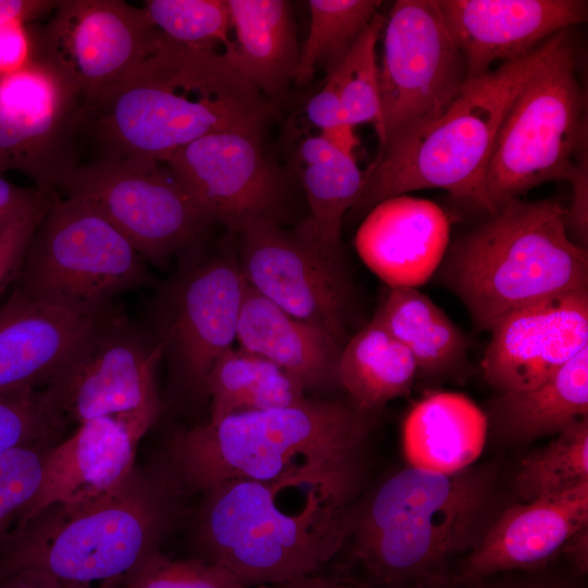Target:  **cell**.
<instances>
[{
	"instance_id": "obj_26",
	"label": "cell",
	"mask_w": 588,
	"mask_h": 588,
	"mask_svg": "<svg viewBox=\"0 0 588 588\" xmlns=\"http://www.w3.org/2000/svg\"><path fill=\"white\" fill-rule=\"evenodd\" d=\"M485 412L469 397L436 392L417 402L402 427L404 455L411 467L455 474L480 456L488 436Z\"/></svg>"
},
{
	"instance_id": "obj_45",
	"label": "cell",
	"mask_w": 588,
	"mask_h": 588,
	"mask_svg": "<svg viewBox=\"0 0 588 588\" xmlns=\"http://www.w3.org/2000/svg\"><path fill=\"white\" fill-rule=\"evenodd\" d=\"M319 135L326 138L336 149L351 157H355V150L360 144L355 133V126L348 123L321 131Z\"/></svg>"
},
{
	"instance_id": "obj_46",
	"label": "cell",
	"mask_w": 588,
	"mask_h": 588,
	"mask_svg": "<svg viewBox=\"0 0 588 588\" xmlns=\"http://www.w3.org/2000/svg\"><path fill=\"white\" fill-rule=\"evenodd\" d=\"M574 566L580 572L586 573L588 568V525L579 529L567 542L564 551Z\"/></svg>"
},
{
	"instance_id": "obj_18",
	"label": "cell",
	"mask_w": 588,
	"mask_h": 588,
	"mask_svg": "<svg viewBox=\"0 0 588 588\" xmlns=\"http://www.w3.org/2000/svg\"><path fill=\"white\" fill-rule=\"evenodd\" d=\"M118 306H84L12 286L0 306V393L47 388Z\"/></svg>"
},
{
	"instance_id": "obj_4",
	"label": "cell",
	"mask_w": 588,
	"mask_h": 588,
	"mask_svg": "<svg viewBox=\"0 0 588 588\" xmlns=\"http://www.w3.org/2000/svg\"><path fill=\"white\" fill-rule=\"evenodd\" d=\"M177 498L158 471L134 468L98 501L49 507L0 542V580L32 577L56 588H122L172 530Z\"/></svg>"
},
{
	"instance_id": "obj_41",
	"label": "cell",
	"mask_w": 588,
	"mask_h": 588,
	"mask_svg": "<svg viewBox=\"0 0 588 588\" xmlns=\"http://www.w3.org/2000/svg\"><path fill=\"white\" fill-rule=\"evenodd\" d=\"M308 120L321 131L348 123L335 78L326 77L323 87L306 105ZM350 124V123H348Z\"/></svg>"
},
{
	"instance_id": "obj_42",
	"label": "cell",
	"mask_w": 588,
	"mask_h": 588,
	"mask_svg": "<svg viewBox=\"0 0 588 588\" xmlns=\"http://www.w3.org/2000/svg\"><path fill=\"white\" fill-rule=\"evenodd\" d=\"M39 189L13 184L0 172V231L36 198Z\"/></svg>"
},
{
	"instance_id": "obj_10",
	"label": "cell",
	"mask_w": 588,
	"mask_h": 588,
	"mask_svg": "<svg viewBox=\"0 0 588 588\" xmlns=\"http://www.w3.org/2000/svg\"><path fill=\"white\" fill-rule=\"evenodd\" d=\"M58 191L97 209L157 267L200 243L213 223L169 166L157 160L94 159L69 173Z\"/></svg>"
},
{
	"instance_id": "obj_30",
	"label": "cell",
	"mask_w": 588,
	"mask_h": 588,
	"mask_svg": "<svg viewBox=\"0 0 588 588\" xmlns=\"http://www.w3.org/2000/svg\"><path fill=\"white\" fill-rule=\"evenodd\" d=\"M210 419L228 415L287 407L307 399L293 375L242 347H231L213 364L206 384Z\"/></svg>"
},
{
	"instance_id": "obj_47",
	"label": "cell",
	"mask_w": 588,
	"mask_h": 588,
	"mask_svg": "<svg viewBox=\"0 0 588 588\" xmlns=\"http://www.w3.org/2000/svg\"><path fill=\"white\" fill-rule=\"evenodd\" d=\"M470 588H573L566 583L549 579H526L519 581L501 583V584H488L485 580L473 586Z\"/></svg>"
},
{
	"instance_id": "obj_12",
	"label": "cell",
	"mask_w": 588,
	"mask_h": 588,
	"mask_svg": "<svg viewBox=\"0 0 588 588\" xmlns=\"http://www.w3.org/2000/svg\"><path fill=\"white\" fill-rule=\"evenodd\" d=\"M383 30L380 150L439 114L468 81L438 0L395 1Z\"/></svg>"
},
{
	"instance_id": "obj_37",
	"label": "cell",
	"mask_w": 588,
	"mask_h": 588,
	"mask_svg": "<svg viewBox=\"0 0 588 588\" xmlns=\"http://www.w3.org/2000/svg\"><path fill=\"white\" fill-rule=\"evenodd\" d=\"M122 588H247L224 566L205 560L171 559L159 549L146 555Z\"/></svg>"
},
{
	"instance_id": "obj_48",
	"label": "cell",
	"mask_w": 588,
	"mask_h": 588,
	"mask_svg": "<svg viewBox=\"0 0 588 588\" xmlns=\"http://www.w3.org/2000/svg\"><path fill=\"white\" fill-rule=\"evenodd\" d=\"M292 588H344V581L329 579L318 574L290 583Z\"/></svg>"
},
{
	"instance_id": "obj_51",
	"label": "cell",
	"mask_w": 588,
	"mask_h": 588,
	"mask_svg": "<svg viewBox=\"0 0 588 588\" xmlns=\"http://www.w3.org/2000/svg\"><path fill=\"white\" fill-rule=\"evenodd\" d=\"M254 588H292L291 584H283V585H261Z\"/></svg>"
},
{
	"instance_id": "obj_40",
	"label": "cell",
	"mask_w": 588,
	"mask_h": 588,
	"mask_svg": "<svg viewBox=\"0 0 588 588\" xmlns=\"http://www.w3.org/2000/svg\"><path fill=\"white\" fill-rule=\"evenodd\" d=\"M37 52L36 24L12 22L0 25V79L27 68Z\"/></svg>"
},
{
	"instance_id": "obj_50",
	"label": "cell",
	"mask_w": 588,
	"mask_h": 588,
	"mask_svg": "<svg viewBox=\"0 0 588 588\" xmlns=\"http://www.w3.org/2000/svg\"><path fill=\"white\" fill-rule=\"evenodd\" d=\"M391 588H444V586H432V585H426V584H407V585H401V586H395Z\"/></svg>"
},
{
	"instance_id": "obj_49",
	"label": "cell",
	"mask_w": 588,
	"mask_h": 588,
	"mask_svg": "<svg viewBox=\"0 0 588 588\" xmlns=\"http://www.w3.org/2000/svg\"><path fill=\"white\" fill-rule=\"evenodd\" d=\"M0 588H56L53 585L32 577H11L0 580Z\"/></svg>"
},
{
	"instance_id": "obj_5",
	"label": "cell",
	"mask_w": 588,
	"mask_h": 588,
	"mask_svg": "<svg viewBox=\"0 0 588 588\" xmlns=\"http://www.w3.org/2000/svg\"><path fill=\"white\" fill-rule=\"evenodd\" d=\"M439 279L490 331L516 309L588 291V253L571 238L558 200L518 198L448 247Z\"/></svg>"
},
{
	"instance_id": "obj_1",
	"label": "cell",
	"mask_w": 588,
	"mask_h": 588,
	"mask_svg": "<svg viewBox=\"0 0 588 588\" xmlns=\"http://www.w3.org/2000/svg\"><path fill=\"white\" fill-rule=\"evenodd\" d=\"M271 102L213 50L163 35L138 73L81 100L76 133L95 159L163 162L206 135L262 128Z\"/></svg>"
},
{
	"instance_id": "obj_52",
	"label": "cell",
	"mask_w": 588,
	"mask_h": 588,
	"mask_svg": "<svg viewBox=\"0 0 588 588\" xmlns=\"http://www.w3.org/2000/svg\"><path fill=\"white\" fill-rule=\"evenodd\" d=\"M344 588H358V587H355L354 585L344 581Z\"/></svg>"
},
{
	"instance_id": "obj_16",
	"label": "cell",
	"mask_w": 588,
	"mask_h": 588,
	"mask_svg": "<svg viewBox=\"0 0 588 588\" xmlns=\"http://www.w3.org/2000/svg\"><path fill=\"white\" fill-rule=\"evenodd\" d=\"M37 37L84 99L134 77L161 33L142 8L122 0H60Z\"/></svg>"
},
{
	"instance_id": "obj_17",
	"label": "cell",
	"mask_w": 588,
	"mask_h": 588,
	"mask_svg": "<svg viewBox=\"0 0 588 588\" xmlns=\"http://www.w3.org/2000/svg\"><path fill=\"white\" fill-rule=\"evenodd\" d=\"M163 162L213 222L230 232L264 219L278 221L285 179L265 152L261 128L206 135Z\"/></svg>"
},
{
	"instance_id": "obj_35",
	"label": "cell",
	"mask_w": 588,
	"mask_h": 588,
	"mask_svg": "<svg viewBox=\"0 0 588 588\" xmlns=\"http://www.w3.org/2000/svg\"><path fill=\"white\" fill-rule=\"evenodd\" d=\"M142 9L149 23L176 44L213 51L231 45L226 0H147Z\"/></svg>"
},
{
	"instance_id": "obj_34",
	"label": "cell",
	"mask_w": 588,
	"mask_h": 588,
	"mask_svg": "<svg viewBox=\"0 0 588 588\" xmlns=\"http://www.w3.org/2000/svg\"><path fill=\"white\" fill-rule=\"evenodd\" d=\"M384 23L385 17L378 13L358 35L338 69L331 74L336 81L347 122L354 126L362 123L372 124L380 147L384 143V134L377 42Z\"/></svg>"
},
{
	"instance_id": "obj_39",
	"label": "cell",
	"mask_w": 588,
	"mask_h": 588,
	"mask_svg": "<svg viewBox=\"0 0 588 588\" xmlns=\"http://www.w3.org/2000/svg\"><path fill=\"white\" fill-rule=\"evenodd\" d=\"M54 193L40 188L36 198L0 231V296L15 283L33 234Z\"/></svg>"
},
{
	"instance_id": "obj_29",
	"label": "cell",
	"mask_w": 588,
	"mask_h": 588,
	"mask_svg": "<svg viewBox=\"0 0 588 588\" xmlns=\"http://www.w3.org/2000/svg\"><path fill=\"white\" fill-rule=\"evenodd\" d=\"M375 318L409 351L425 376H453L468 363L466 335L416 287H390Z\"/></svg>"
},
{
	"instance_id": "obj_27",
	"label": "cell",
	"mask_w": 588,
	"mask_h": 588,
	"mask_svg": "<svg viewBox=\"0 0 588 588\" xmlns=\"http://www.w3.org/2000/svg\"><path fill=\"white\" fill-rule=\"evenodd\" d=\"M485 414L488 428L518 443L559 434L588 417V347L539 384L498 393Z\"/></svg>"
},
{
	"instance_id": "obj_19",
	"label": "cell",
	"mask_w": 588,
	"mask_h": 588,
	"mask_svg": "<svg viewBox=\"0 0 588 588\" xmlns=\"http://www.w3.org/2000/svg\"><path fill=\"white\" fill-rule=\"evenodd\" d=\"M161 411L93 418L51 446L44 458L38 491L16 526L53 507H74L114 492L134 470L140 439Z\"/></svg>"
},
{
	"instance_id": "obj_38",
	"label": "cell",
	"mask_w": 588,
	"mask_h": 588,
	"mask_svg": "<svg viewBox=\"0 0 588 588\" xmlns=\"http://www.w3.org/2000/svg\"><path fill=\"white\" fill-rule=\"evenodd\" d=\"M51 444L14 448L0 456V542L12 531L36 495L44 458Z\"/></svg>"
},
{
	"instance_id": "obj_2",
	"label": "cell",
	"mask_w": 588,
	"mask_h": 588,
	"mask_svg": "<svg viewBox=\"0 0 588 588\" xmlns=\"http://www.w3.org/2000/svg\"><path fill=\"white\" fill-rule=\"evenodd\" d=\"M360 475L357 465L204 492L194 519L201 558L247 588L316 575L348 538Z\"/></svg>"
},
{
	"instance_id": "obj_8",
	"label": "cell",
	"mask_w": 588,
	"mask_h": 588,
	"mask_svg": "<svg viewBox=\"0 0 588 588\" xmlns=\"http://www.w3.org/2000/svg\"><path fill=\"white\" fill-rule=\"evenodd\" d=\"M587 93L568 33L516 94L497 134L486 175L493 210L550 182L588 172Z\"/></svg>"
},
{
	"instance_id": "obj_25",
	"label": "cell",
	"mask_w": 588,
	"mask_h": 588,
	"mask_svg": "<svg viewBox=\"0 0 588 588\" xmlns=\"http://www.w3.org/2000/svg\"><path fill=\"white\" fill-rule=\"evenodd\" d=\"M235 39L221 53L269 101L294 79L299 48L291 3L284 0H226Z\"/></svg>"
},
{
	"instance_id": "obj_24",
	"label": "cell",
	"mask_w": 588,
	"mask_h": 588,
	"mask_svg": "<svg viewBox=\"0 0 588 588\" xmlns=\"http://www.w3.org/2000/svg\"><path fill=\"white\" fill-rule=\"evenodd\" d=\"M240 347L272 362L307 390L338 387L342 346L320 328L295 318L246 282L237 323Z\"/></svg>"
},
{
	"instance_id": "obj_11",
	"label": "cell",
	"mask_w": 588,
	"mask_h": 588,
	"mask_svg": "<svg viewBox=\"0 0 588 588\" xmlns=\"http://www.w3.org/2000/svg\"><path fill=\"white\" fill-rule=\"evenodd\" d=\"M199 244L180 255L181 265L154 297L144 327L163 346L179 381L206 395L213 364L236 341L246 281L235 256H206Z\"/></svg>"
},
{
	"instance_id": "obj_31",
	"label": "cell",
	"mask_w": 588,
	"mask_h": 588,
	"mask_svg": "<svg viewBox=\"0 0 588 588\" xmlns=\"http://www.w3.org/2000/svg\"><path fill=\"white\" fill-rule=\"evenodd\" d=\"M309 30L294 73V82L304 86L316 72L326 77L340 65L352 44L378 14V0H309Z\"/></svg>"
},
{
	"instance_id": "obj_13",
	"label": "cell",
	"mask_w": 588,
	"mask_h": 588,
	"mask_svg": "<svg viewBox=\"0 0 588 588\" xmlns=\"http://www.w3.org/2000/svg\"><path fill=\"white\" fill-rule=\"evenodd\" d=\"M238 234L237 261L247 284L295 318L320 328L343 347L348 340L352 302L344 260L320 246L306 219L294 230L264 219Z\"/></svg>"
},
{
	"instance_id": "obj_21",
	"label": "cell",
	"mask_w": 588,
	"mask_h": 588,
	"mask_svg": "<svg viewBox=\"0 0 588 588\" xmlns=\"http://www.w3.org/2000/svg\"><path fill=\"white\" fill-rule=\"evenodd\" d=\"M438 4L466 60L468 79L491 71L497 61L530 52L588 17L584 0H438Z\"/></svg>"
},
{
	"instance_id": "obj_22",
	"label": "cell",
	"mask_w": 588,
	"mask_h": 588,
	"mask_svg": "<svg viewBox=\"0 0 588 588\" xmlns=\"http://www.w3.org/2000/svg\"><path fill=\"white\" fill-rule=\"evenodd\" d=\"M588 525V483L507 509L464 560L458 580L473 586L500 572L539 568Z\"/></svg>"
},
{
	"instance_id": "obj_9",
	"label": "cell",
	"mask_w": 588,
	"mask_h": 588,
	"mask_svg": "<svg viewBox=\"0 0 588 588\" xmlns=\"http://www.w3.org/2000/svg\"><path fill=\"white\" fill-rule=\"evenodd\" d=\"M146 264L97 209L56 192L13 286L64 303L110 306L118 295L152 283Z\"/></svg>"
},
{
	"instance_id": "obj_44",
	"label": "cell",
	"mask_w": 588,
	"mask_h": 588,
	"mask_svg": "<svg viewBox=\"0 0 588 588\" xmlns=\"http://www.w3.org/2000/svg\"><path fill=\"white\" fill-rule=\"evenodd\" d=\"M338 152H340L339 149L321 135H317L307 137L301 143L296 151V159L299 167L310 166L331 159Z\"/></svg>"
},
{
	"instance_id": "obj_20",
	"label": "cell",
	"mask_w": 588,
	"mask_h": 588,
	"mask_svg": "<svg viewBox=\"0 0 588 588\" xmlns=\"http://www.w3.org/2000/svg\"><path fill=\"white\" fill-rule=\"evenodd\" d=\"M489 332L481 359L487 383L497 393L535 387L588 347V291L516 309Z\"/></svg>"
},
{
	"instance_id": "obj_6",
	"label": "cell",
	"mask_w": 588,
	"mask_h": 588,
	"mask_svg": "<svg viewBox=\"0 0 588 588\" xmlns=\"http://www.w3.org/2000/svg\"><path fill=\"white\" fill-rule=\"evenodd\" d=\"M566 34L561 32L530 52L469 78L439 114L381 149L364 172L353 209L370 210L391 197L440 188L493 213L486 175L500 125L526 79Z\"/></svg>"
},
{
	"instance_id": "obj_33",
	"label": "cell",
	"mask_w": 588,
	"mask_h": 588,
	"mask_svg": "<svg viewBox=\"0 0 588 588\" xmlns=\"http://www.w3.org/2000/svg\"><path fill=\"white\" fill-rule=\"evenodd\" d=\"M515 483L524 503L552 498L588 483V417L524 457Z\"/></svg>"
},
{
	"instance_id": "obj_28",
	"label": "cell",
	"mask_w": 588,
	"mask_h": 588,
	"mask_svg": "<svg viewBox=\"0 0 588 588\" xmlns=\"http://www.w3.org/2000/svg\"><path fill=\"white\" fill-rule=\"evenodd\" d=\"M417 375L409 351L375 317L346 341L336 367L338 387L371 415L408 394Z\"/></svg>"
},
{
	"instance_id": "obj_7",
	"label": "cell",
	"mask_w": 588,
	"mask_h": 588,
	"mask_svg": "<svg viewBox=\"0 0 588 588\" xmlns=\"http://www.w3.org/2000/svg\"><path fill=\"white\" fill-rule=\"evenodd\" d=\"M490 490L479 469L445 475L409 466L354 507L353 558L385 588L444 586L441 572L450 556L473 544Z\"/></svg>"
},
{
	"instance_id": "obj_43",
	"label": "cell",
	"mask_w": 588,
	"mask_h": 588,
	"mask_svg": "<svg viewBox=\"0 0 588 588\" xmlns=\"http://www.w3.org/2000/svg\"><path fill=\"white\" fill-rule=\"evenodd\" d=\"M58 4L59 0H0V25L12 22L34 23L50 15Z\"/></svg>"
},
{
	"instance_id": "obj_32",
	"label": "cell",
	"mask_w": 588,
	"mask_h": 588,
	"mask_svg": "<svg viewBox=\"0 0 588 588\" xmlns=\"http://www.w3.org/2000/svg\"><path fill=\"white\" fill-rule=\"evenodd\" d=\"M297 176L310 210L306 219L310 232L328 254L343 259L342 221L360 195L364 172L355 157L340 151L320 163L301 166Z\"/></svg>"
},
{
	"instance_id": "obj_14",
	"label": "cell",
	"mask_w": 588,
	"mask_h": 588,
	"mask_svg": "<svg viewBox=\"0 0 588 588\" xmlns=\"http://www.w3.org/2000/svg\"><path fill=\"white\" fill-rule=\"evenodd\" d=\"M81 100L66 71L40 49L27 68L0 79V172L15 170L56 191L81 164Z\"/></svg>"
},
{
	"instance_id": "obj_36",
	"label": "cell",
	"mask_w": 588,
	"mask_h": 588,
	"mask_svg": "<svg viewBox=\"0 0 588 588\" xmlns=\"http://www.w3.org/2000/svg\"><path fill=\"white\" fill-rule=\"evenodd\" d=\"M69 421L42 390L0 393V456L25 444L54 445Z\"/></svg>"
},
{
	"instance_id": "obj_23",
	"label": "cell",
	"mask_w": 588,
	"mask_h": 588,
	"mask_svg": "<svg viewBox=\"0 0 588 588\" xmlns=\"http://www.w3.org/2000/svg\"><path fill=\"white\" fill-rule=\"evenodd\" d=\"M450 222L431 200L400 195L372 207L355 246L365 265L390 287H418L440 267Z\"/></svg>"
},
{
	"instance_id": "obj_15",
	"label": "cell",
	"mask_w": 588,
	"mask_h": 588,
	"mask_svg": "<svg viewBox=\"0 0 588 588\" xmlns=\"http://www.w3.org/2000/svg\"><path fill=\"white\" fill-rule=\"evenodd\" d=\"M163 346L120 309L44 390L69 422L161 411L157 369Z\"/></svg>"
},
{
	"instance_id": "obj_3",
	"label": "cell",
	"mask_w": 588,
	"mask_h": 588,
	"mask_svg": "<svg viewBox=\"0 0 588 588\" xmlns=\"http://www.w3.org/2000/svg\"><path fill=\"white\" fill-rule=\"evenodd\" d=\"M372 415L350 400L310 399L175 431L158 473L180 497L236 480L273 481L362 465Z\"/></svg>"
}]
</instances>
